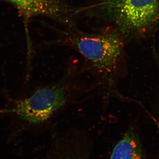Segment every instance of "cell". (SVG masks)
Instances as JSON below:
<instances>
[{
  "mask_svg": "<svg viewBox=\"0 0 159 159\" xmlns=\"http://www.w3.org/2000/svg\"><path fill=\"white\" fill-rule=\"evenodd\" d=\"M71 45L83 56L94 77L92 89L106 105L111 98H122L117 89L123 44L114 28L97 33H81L70 39Z\"/></svg>",
  "mask_w": 159,
  "mask_h": 159,
  "instance_id": "6da1fadb",
  "label": "cell"
},
{
  "mask_svg": "<svg viewBox=\"0 0 159 159\" xmlns=\"http://www.w3.org/2000/svg\"><path fill=\"white\" fill-rule=\"evenodd\" d=\"M89 89L80 77L78 68L70 66L66 67L58 81L36 89L29 97L17 100L12 107L0 112L15 114L29 125H39L77 102Z\"/></svg>",
  "mask_w": 159,
  "mask_h": 159,
  "instance_id": "7a4b0ae2",
  "label": "cell"
},
{
  "mask_svg": "<svg viewBox=\"0 0 159 159\" xmlns=\"http://www.w3.org/2000/svg\"><path fill=\"white\" fill-rule=\"evenodd\" d=\"M110 159H144L139 139L133 130L124 134L114 147Z\"/></svg>",
  "mask_w": 159,
  "mask_h": 159,
  "instance_id": "5b68a950",
  "label": "cell"
},
{
  "mask_svg": "<svg viewBox=\"0 0 159 159\" xmlns=\"http://www.w3.org/2000/svg\"><path fill=\"white\" fill-rule=\"evenodd\" d=\"M11 3L25 16H43L61 19L68 14L70 8L64 0H3Z\"/></svg>",
  "mask_w": 159,
  "mask_h": 159,
  "instance_id": "277c9868",
  "label": "cell"
},
{
  "mask_svg": "<svg viewBox=\"0 0 159 159\" xmlns=\"http://www.w3.org/2000/svg\"><path fill=\"white\" fill-rule=\"evenodd\" d=\"M99 5L122 37L140 35L159 25L158 0H99Z\"/></svg>",
  "mask_w": 159,
  "mask_h": 159,
  "instance_id": "3957f363",
  "label": "cell"
}]
</instances>
